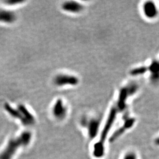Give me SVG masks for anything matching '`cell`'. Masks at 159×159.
I'll list each match as a JSON object with an SVG mask.
<instances>
[{
  "label": "cell",
  "instance_id": "obj_1",
  "mask_svg": "<svg viewBox=\"0 0 159 159\" xmlns=\"http://www.w3.org/2000/svg\"><path fill=\"white\" fill-rule=\"evenodd\" d=\"M31 138V133L25 131L17 138L10 139L5 149L0 154V159H11L19 148L29 145Z\"/></svg>",
  "mask_w": 159,
  "mask_h": 159
},
{
  "label": "cell",
  "instance_id": "obj_2",
  "mask_svg": "<svg viewBox=\"0 0 159 159\" xmlns=\"http://www.w3.org/2000/svg\"><path fill=\"white\" fill-rule=\"evenodd\" d=\"M117 115V110L116 107H112L108 114V117L107 121L104 125V128L102 129L100 142L97 143L94 148V155L97 157H100L103 154L104 152V143L106 140V139L108 134L111 128L113 125L114 123L116 120Z\"/></svg>",
  "mask_w": 159,
  "mask_h": 159
},
{
  "label": "cell",
  "instance_id": "obj_3",
  "mask_svg": "<svg viewBox=\"0 0 159 159\" xmlns=\"http://www.w3.org/2000/svg\"><path fill=\"white\" fill-rule=\"evenodd\" d=\"M54 84L58 87L75 86L79 83V79L74 75L60 74L57 75L53 80Z\"/></svg>",
  "mask_w": 159,
  "mask_h": 159
},
{
  "label": "cell",
  "instance_id": "obj_4",
  "mask_svg": "<svg viewBox=\"0 0 159 159\" xmlns=\"http://www.w3.org/2000/svg\"><path fill=\"white\" fill-rule=\"evenodd\" d=\"M17 108L20 114V121L23 125H29L34 124L35 122L34 116L25 105L21 104H18Z\"/></svg>",
  "mask_w": 159,
  "mask_h": 159
},
{
  "label": "cell",
  "instance_id": "obj_5",
  "mask_svg": "<svg viewBox=\"0 0 159 159\" xmlns=\"http://www.w3.org/2000/svg\"><path fill=\"white\" fill-rule=\"evenodd\" d=\"M67 110L63 102V100L58 98L54 104L52 112L56 119L63 120L66 117Z\"/></svg>",
  "mask_w": 159,
  "mask_h": 159
},
{
  "label": "cell",
  "instance_id": "obj_6",
  "mask_svg": "<svg viewBox=\"0 0 159 159\" xmlns=\"http://www.w3.org/2000/svg\"><path fill=\"white\" fill-rule=\"evenodd\" d=\"M17 20V14L13 11L0 8V23L12 24Z\"/></svg>",
  "mask_w": 159,
  "mask_h": 159
},
{
  "label": "cell",
  "instance_id": "obj_7",
  "mask_svg": "<svg viewBox=\"0 0 159 159\" xmlns=\"http://www.w3.org/2000/svg\"><path fill=\"white\" fill-rule=\"evenodd\" d=\"M61 8L64 11L73 14H78L83 11L84 10L83 4L75 1H67L64 2L61 5Z\"/></svg>",
  "mask_w": 159,
  "mask_h": 159
},
{
  "label": "cell",
  "instance_id": "obj_8",
  "mask_svg": "<svg viewBox=\"0 0 159 159\" xmlns=\"http://www.w3.org/2000/svg\"><path fill=\"white\" fill-rule=\"evenodd\" d=\"M143 12L144 15L148 19H153L157 16L158 10L153 1H148L143 6Z\"/></svg>",
  "mask_w": 159,
  "mask_h": 159
},
{
  "label": "cell",
  "instance_id": "obj_9",
  "mask_svg": "<svg viewBox=\"0 0 159 159\" xmlns=\"http://www.w3.org/2000/svg\"><path fill=\"white\" fill-rule=\"evenodd\" d=\"M100 125V121L97 119H91L87 121L85 127H87L89 135L91 139H94L96 136L97 133H98Z\"/></svg>",
  "mask_w": 159,
  "mask_h": 159
},
{
  "label": "cell",
  "instance_id": "obj_10",
  "mask_svg": "<svg viewBox=\"0 0 159 159\" xmlns=\"http://www.w3.org/2000/svg\"><path fill=\"white\" fill-rule=\"evenodd\" d=\"M129 96V94L126 87L121 89L119 95V99L117 102V106L116 107L117 111H122L125 110L126 107V101Z\"/></svg>",
  "mask_w": 159,
  "mask_h": 159
},
{
  "label": "cell",
  "instance_id": "obj_11",
  "mask_svg": "<svg viewBox=\"0 0 159 159\" xmlns=\"http://www.w3.org/2000/svg\"><path fill=\"white\" fill-rule=\"evenodd\" d=\"M148 71L151 73L150 79L153 82L158 81L159 80V64L157 61H153L148 67Z\"/></svg>",
  "mask_w": 159,
  "mask_h": 159
},
{
  "label": "cell",
  "instance_id": "obj_12",
  "mask_svg": "<svg viewBox=\"0 0 159 159\" xmlns=\"http://www.w3.org/2000/svg\"><path fill=\"white\" fill-rule=\"evenodd\" d=\"M148 71V67L145 66H141V67H135L132 69L130 71V74L132 76L136 77V76H140L146 73Z\"/></svg>",
  "mask_w": 159,
  "mask_h": 159
},
{
  "label": "cell",
  "instance_id": "obj_13",
  "mask_svg": "<svg viewBox=\"0 0 159 159\" xmlns=\"http://www.w3.org/2000/svg\"><path fill=\"white\" fill-rule=\"evenodd\" d=\"M129 96L134 95L138 90V85L136 83H131L128 86L126 87Z\"/></svg>",
  "mask_w": 159,
  "mask_h": 159
},
{
  "label": "cell",
  "instance_id": "obj_14",
  "mask_svg": "<svg viewBox=\"0 0 159 159\" xmlns=\"http://www.w3.org/2000/svg\"><path fill=\"white\" fill-rule=\"evenodd\" d=\"M6 4L8 6H16L17 4H20L24 2L21 0H6L4 1Z\"/></svg>",
  "mask_w": 159,
  "mask_h": 159
},
{
  "label": "cell",
  "instance_id": "obj_15",
  "mask_svg": "<svg viewBox=\"0 0 159 159\" xmlns=\"http://www.w3.org/2000/svg\"><path fill=\"white\" fill-rule=\"evenodd\" d=\"M124 159H137L136 156L133 153H129L125 155Z\"/></svg>",
  "mask_w": 159,
  "mask_h": 159
}]
</instances>
